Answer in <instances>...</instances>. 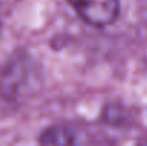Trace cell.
Instances as JSON below:
<instances>
[{
  "instance_id": "2",
  "label": "cell",
  "mask_w": 147,
  "mask_h": 146,
  "mask_svg": "<svg viewBox=\"0 0 147 146\" xmlns=\"http://www.w3.org/2000/svg\"><path fill=\"white\" fill-rule=\"evenodd\" d=\"M80 141L76 130L64 125L50 126L40 136V143L43 145H76Z\"/></svg>"
},
{
  "instance_id": "1",
  "label": "cell",
  "mask_w": 147,
  "mask_h": 146,
  "mask_svg": "<svg viewBox=\"0 0 147 146\" xmlns=\"http://www.w3.org/2000/svg\"><path fill=\"white\" fill-rule=\"evenodd\" d=\"M83 22L93 27H106L119 16V0H67Z\"/></svg>"
}]
</instances>
